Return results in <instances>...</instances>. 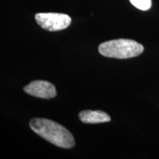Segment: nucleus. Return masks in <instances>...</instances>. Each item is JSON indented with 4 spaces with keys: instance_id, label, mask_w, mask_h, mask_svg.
Returning <instances> with one entry per match:
<instances>
[{
    "instance_id": "f257e3e1",
    "label": "nucleus",
    "mask_w": 159,
    "mask_h": 159,
    "mask_svg": "<svg viewBox=\"0 0 159 159\" xmlns=\"http://www.w3.org/2000/svg\"><path fill=\"white\" fill-rule=\"evenodd\" d=\"M30 126L35 134L59 148L70 149L75 145L72 134L58 123L47 119L34 118Z\"/></svg>"
},
{
    "instance_id": "f03ea898",
    "label": "nucleus",
    "mask_w": 159,
    "mask_h": 159,
    "mask_svg": "<svg viewBox=\"0 0 159 159\" xmlns=\"http://www.w3.org/2000/svg\"><path fill=\"white\" fill-rule=\"evenodd\" d=\"M98 49L99 53L105 57L126 59L142 54L144 47L134 40L120 39L101 43Z\"/></svg>"
},
{
    "instance_id": "7ed1b4c3",
    "label": "nucleus",
    "mask_w": 159,
    "mask_h": 159,
    "mask_svg": "<svg viewBox=\"0 0 159 159\" xmlns=\"http://www.w3.org/2000/svg\"><path fill=\"white\" fill-rule=\"evenodd\" d=\"M35 19L40 27L51 32L63 30L67 28L71 22L69 16L57 13H36Z\"/></svg>"
},
{
    "instance_id": "20e7f679",
    "label": "nucleus",
    "mask_w": 159,
    "mask_h": 159,
    "mask_svg": "<svg viewBox=\"0 0 159 159\" xmlns=\"http://www.w3.org/2000/svg\"><path fill=\"white\" fill-rule=\"evenodd\" d=\"M24 91L31 96L43 99H51L57 95L55 85L46 80L33 81L26 85Z\"/></svg>"
},
{
    "instance_id": "39448f33",
    "label": "nucleus",
    "mask_w": 159,
    "mask_h": 159,
    "mask_svg": "<svg viewBox=\"0 0 159 159\" xmlns=\"http://www.w3.org/2000/svg\"><path fill=\"white\" fill-rule=\"evenodd\" d=\"M79 118L85 124H97L111 121L110 116L102 111H83L79 114Z\"/></svg>"
},
{
    "instance_id": "423d86ee",
    "label": "nucleus",
    "mask_w": 159,
    "mask_h": 159,
    "mask_svg": "<svg viewBox=\"0 0 159 159\" xmlns=\"http://www.w3.org/2000/svg\"><path fill=\"white\" fill-rule=\"evenodd\" d=\"M130 2L134 7L141 11H148L152 5L151 0H130Z\"/></svg>"
}]
</instances>
